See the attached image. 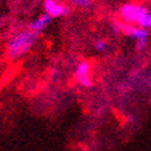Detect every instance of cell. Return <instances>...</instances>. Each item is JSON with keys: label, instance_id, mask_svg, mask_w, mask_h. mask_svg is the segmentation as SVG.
I'll return each instance as SVG.
<instances>
[{"label": "cell", "instance_id": "obj_2", "mask_svg": "<svg viewBox=\"0 0 151 151\" xmlns=\"http://www.w3.org/2000/svg\"><path fill=\"white\" fill-rule=\"evenodd\" d=\"M119 16L125 24L140 26L142 28L149 29V31L151 29V11L142 5L127 3L120 6Z\"/></svg>", "mask_w": 151, "mask_h": 151}, {"label": "cell", "instance_id": "obj_5", "mask_svg": "<svg viewBox=\"0 0 151 151\" xmlns=\"http://www.w3.org/2000/svg\"><path fill=\"white\" fill-rule=\"evenodd\" d=\"M43 9H44V12L49 15L52 19L62 17L69 14V7L64 3L59 1V0H44Z\"/></svg>", "mask_w": 151, "mask_h": 151}, {"label": "cell", "instance_id": "obj_8", "mask_svg": "<svg viewBox=\"0 0 151 151\" xmlns=\"http://www.w3.org/2000/svg\"><path fill=\"white\" fill-rule=\"evenodd\" d=\"M95 49L97 52H106L108 49V43L104 40H97L95 42Z\"/></svg>", "mask_w": 151, "mask_h": 151}, {"label": "cell", "instance_id": "obj_6", "mask_svg": "<svg viewBox=\"0 0 151 151\" xmlns=\"http://www.w3.org/2000/svg\"><path fill=\"white\" fill-rule=\"evenodd\" d=\"M50 21H52V17L46 12H43L40 16H37L35 20H32V22L29 24V29H32V31L40 35L41 32H43L46 29V27L50 24Z\"/></svg>", "mask_w": 151, "mask_h": 151}, {"label": "cell", "instance_id": "obj_1", "mask_svg": "<svg viewBox=\"0 0 151 151\" xmlns=\"http://www.w3.org/2000/svg\"><path fill=\"white\" fill-rule=\"evenodd\" d=\"M38 36H40L38 33L29 28L14 33L6 44L7 57L10 59H17L21 58L22 55H25L36 44Z\"/></svg>", "mask_w": 151, "mask_h": 151}, {"label": "cell", "instance_id": "obj_3", "mask_svg": "<svg viewBox=\"0 0 151 151\" xmlns=\"http://www.w3.org/2000/svg\"><path fill=\"white\" fill-rule=\"evenodd\" d=\"M117 28L122 33H124L125 36L129 37V38L135 41L138 50H144V48L146 47V43H147V38H149V29L142 28L140 26L125 24L123 21L118 22Z\"/></svg>", "mask_w": 151, "mask_h": 151}, {"label": "cell", "instance_id": "obj_7", "mask_svg": "<svg viewBox=\"0 0 151 151\" xmlns=\"http://www.w3.org/2000/svg\"><path fill=\"white\" fill-rule=\"evenodd\" d=\"M68 1L81 9H88L92 6V0H68Z\"/></svg>", "mask_w": 151, "mask_h": 151}, {"label": "cell", "instance_id": "obj_4", "mask_svg": "<svg viewBox=\"0 0 151 151\" xmlns=\"http://www.w3.org/2000/svg\"><path fill=\"white\" fill-rule=\"evenodd\" d=\"M75 81L82 87H90L92 85V76H91V64L87 60H82L76 65L74 74Z\"/></svg>", "mask_w": 151, "mask_h": 151}]
</instances>
